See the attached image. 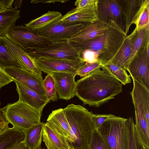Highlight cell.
<instances>
[{"label": "cell", "mask_w": 149, "mask_h": 149, "mask_svg": "<svg viewBox=\"0 0 149 149\" xmlns=\"http://www.w3.org/2000/svg\"><path fill=\"white\" fill-rule=\"evenodd\" d=\"M122 91V84L100 69L95 70L76 82L75 96L84 105L98 107Z\"/></svg>", "instance_id": "obj_1"}, {"label": "cell", "mask_w": 149, "mask_h": 149, "mask_svg": "<svg viewBox=\"0 0 149 149\" xmlns=\"http://www.w3.org/2000/svg\"><path fill=\"white\" fill-rule=\"evenodd\" d=\"M63 109L70 129L67 140L74 149H89L90 137L95 129L92 121L94 113L72 104Z\"/></svg>", "instance_id": "obj_2"}, {"label": "cell", "mask_w": 149, "mask_h": 149, "mask_svg": "<svg viewBox=\"0 0 149 149\" xmlns=\"http://www.w3.org/2000/svg\"><path fill=\"white\" fill-rule=\"evenodd\" d=\"M126 36L120 29L111 26L96 38L80 43H70L79 48L81 53L87 49L101 51L102 54L99 57L98 61L103 65L112 58Z\"/></svg>", "instance_id": "obj_3"}, {"label": "cell", "mask_w": 149, "mask_h": 149, "mask_svg": "<svg viewBox=\"0 0 149 149\" xmlns=\"http://www.w3.org/2000/svg\"><path fill=\"white\" fill-rule=\"evenodd\" d=\"M6 118L13 126L23 132L41 122L42 112L18 100L3 108Z\"/></svg>", "instance_id": "obj_4"}, {"label": "cell", "mask_w": 149, "mask_h": 149, "mask_svg": "<svg viewBox=\"0 0 149 149\" xmlns=\"http://www.w3.org/2000/svg\"><path fill=\"white\" fill-rule=\"evenodd\" d=\"M126 120L113 115L97 130L108 149H128Z\"/></svg>", "instance_id": "obj_5"}, {"label": "cell", "mask_w": 149, "mask_h": 149, "mask_svg": "<svg viewBox=\"0 0 149 149\" xmlns=\"http://www.w3.org/2000/svg\"><path fill=\"white\" fill-rule=\"evenodd\" d=\"M4 36L27 52L44 47L52 42L48 38L40 35L38 31L30 29L23 25L12 27Z\"/></svg>", "instance_id": "obj_6"}, {"label": "cell", "mask_w": 149, "mask_h": 149, "mask_svg": "<svg viewBox=\"0 0 149 149\" xmlns=\"http://www.w3.org/2000/svg\"><path fill=\"white\" fill-rule=\"evenodd\" d=\"M35 58L72 59L82 58L80 49L71 44L68 40L52 42L44 47L27 52Z\"/></svg>", "instance_id": "obj_7"}, {"label": "cell", "mask_w": 149, "mask_h": 149, "mask_svg": "<svg viewBox=\"0 0 149 149\" xmlns=\"http://www.w3.org/2000/svg\"><path fill=\"white\" fill-rule=\"evenodd\" d=\"M98 1L96 10L98 20L109 26H116L126 34V17L118 0Z\"/></svg>", "instance_id": "obj_8"}, {"label": "cell", "mask_w": 149, "mask_h": 149, "mask_svg": "<svg viewBox=\"0 0 149 149\" xmlns=\"http://www.w3.org/2000/svg\"><path fill=\"white\" fill-rule=\"evenodd\" d=\"M59 20L39 30V34L48 38L51 42L67 40L90 24H68L61 22Z\"/></svg>", "instance_id": "obj_9"}, {"label": "cell", "mask_w": 149, "mask_h": 149, "mask_svg": "<svg viewBox=\"0 0 149 149\" xmlns=\"http://www.w3.org/2000/svg\"><path fill=\"white\" fill-rule=\"evenodd\" d=\"M32 58L37 68L41 72L47 74L52 72L76 73L77 70L85 63L82 58L67 59Z\"/></svg>", "instance_id": "obj_10"}, {"label": "cell", "mask_w": 149, "mask_h": 149, "mask_svg": "<svg viewBox=\"0 0 149 149\" xmlns=\"http://www.w3.org/2000/svg\"><path fill=\"white\" fill-rule=\"evenodd\" d=\"M3 70L13 81L20 82L41 97L48 100L44 87L43 79L42 75L15 67H6Z\"/></svg>", "instance_id": "obj_11"}, {"label": "cell", "mask_w": 149, "mask_h": 149, "mask_svg": "<svg viewBox=\"0 0 149 149\" xmlns=\"http://www.w3.org/2000/svg\"><path fill=\"white\" fill-rule=\"evenodd\" d=\"M146 47L135 55L125 70L128 71L132 78L149 89V56Z\"/></svg>", "instance_id": "obj_12"}, {"label": "cell", "mask_w": 149, "mask_h": 149, "mask_svg": "<svg viewBox=\"0 0 149 149\" xmlns=\"http://www.w3.org/2000/svg\"><path fill=\"white\" fill-rule=\"evenodd\" d=\"M132 79L133 87L130 94L135 109V121L146 120L149 124V89Z\"/></svg>", "instance_id": "obj_13"}, {"label": "cell", "mask_w": 149, "mask_h": 149, "mask_svg": "<svg viewBox=\"0 0 149 149\" xmlns=\"http://www.w3.org/2000/svg\"><path fill=\"white\" fill-rule=\"evenodd\" d=\"M48 74H51L54 80L59 99L68 100L75 96L76 73L52 72Z\"/></svg>", "instance_id": "obj_14"}, {"label": "cell", "mask_w": 149, "mask_h": 149, "mask_svg": "<svg viewBox=\"0 0 149 149\" xmlns=\"http://www.w3.org/2000/svg\"><path fill=\"white\" fill-rule=\"evenodd\" d=\"M97 6H87L80 9L74 8L68 11L58 21L68 24H90L97 20Z\"/></svg>", "instance_id": "obj_15"}, {"label": "cell", "mask_w": 149, "mask_h": 149, "mask_svg": "<svg viewBox=\"0 0 149 149\" xmlns=\"http://www.w3.org/2000/svg\"><path fill=\"white\" fill-rule=\"evenodd\" d=\"M19 96L18 100L42 112L44 107L49 101L41 97L34 91L20 82L13 80Z\"/></svg>", "instance_id": "obj_16"}, {"label": "cell", "mask_w": 149, "mask_h": 149, "mask_svg": "<svg viewBox=\"0 0 149 149\" xmlns=\"http://www.w3.org/2000/svg\"><path fill=\"white\" fill-rule=\"evenodd\" d=\"M42 139L47 149H69L71 146L66 138L49 121L45 123Z\"/></svg>", "instance_id": "obj_17"}, {"label": "cell", "mask_w": 149, "mask_h": 149, "mask_svg": "<svg viewBox=\"0 0 149 149\" xmlns=\"http://www.w3.org/2000/svg\"><path fill=\"white\" fill-rule=\"evenodd\" d=\"M1 38L12 54L25 70L42 75V72L36 66L32 58L27 52L12 43L5 36H1Z\"/></svg>", "instance_id": "obj_18"}, {"label": "cell", "mask_w": 149, "mask_h": 149, "mask_svg": "<svg viewBox=\"0 0 149 149\" xmlns=\"http://www.w3.org/2000/svg\"><path fill=\"white\" fill-rule=\"evenodd\" d=\"M110 26L98 20L90 24L87 27L68 40L72 43H80L97 38Z\"/></svg>", "instance_id": "obj_19"}, {"label": "cell", "mask_w": 149, "mask_h": 149, "mask_svg": "<svg viewBox=\"0 0 149 149\" xmlns=\"http://www.w3.org/2000/svg\"><path fill=\"white\" fill-rule=\"evenodd\" d=\"M124 11L126 21V34L132 24H134L143 6L145 0H118Z\"/></svg>", "instance_id": "obj_20"}, {"label": "cell", "mask_w": 149, "mask_h": 149, "mask_svg": "<svg viewBox=\"0 0 149 149\" xmlns=\"http://www.w3.org/2000/svg\"><path fill=\"white\" fill-rule=\"evenodd\" d=\"M45 123L35 124L24 131V142L28 149H42L41 147Z\"/></svg>", "instance_id": "obj_21"}, {"label": "cell", "mask_w": 149, "mask_h": 149, "mask_svg": "<svg viewBox=\"0 0 149 149\" xmlns=\"http://www.w3.org/2000/svg\"><path fill=\"white\" fill-rule=\"evenodd\" d=\"M133 33V31L130 34L125 38L120 47L109 61L120 68L125 70L129 63Z\"/></svg>", "instance_id": "obj_22"}, {"label": "cell", "mask_w": 149, "mask_h": 149, "mask_svg": "<svg viewBox=\"0 0 149 149\" xmlns=\"http://www.w3.org/2000/svg\"><path fill=\"white\" fill-rule=\"evenodd\" d=\"M51 123L58 131L66 139L70 135V127L63 109L53 111L47 120Z\"/></svg>", "instance_id": "obj_23"}, {"label": "cell", "mask_w": 149, "mask_h": 149, "mask_svg": "<svg viewBox=\"0 0 149 149\" xmlns=\"http://www.w3.org/2000/svg\"><path fill=\"white\" fill-rule=\"evenodd\" d=\"M133 31L129 64L138 52L145 48L149 42V27H145L139 31H137L135 28Z\"/></svg>", "instance_id": "obj_24"}, {"label": "cell", "mask_w": 149, "mask_h": 149, "mask_svg": "<svg viewBox=\"0 0 149 149\" xmlns=\"http://www.w3.org/2000/svg\"><path fill=\"white\" fill-rule=\"evenodd\" d=\"M23 132L9 126L0 133V149H6L18 142L24 141Z\"/></svg>", "instance_id": "obj_25"}, {"label": "cell", "mask_w": 149, "mask_h": 149, "mask_svg": "<svg viewBox=\"0 0 149 149\" xmlns=\"http://www.w3.org/2000/svg\"><path fill=\"white\" fill-rule=\"evenodd\" d=\"M20 11L16 8H12L0 13V36H3L21 17Z\"/></svg>", "instance_id": "obj_26"}, {"label": "cell", "mask_w": 149, "mask_h": 149, "mask_svg": "<svg viewBox=\"0 0 149 149\" xmlns=\"http://www.w3.org/2000/svg\"><path fill=\"white\" fill-rule=\"evenodd\" d=\"M63 15L60 12L49 11L40 17L33 19L25 25L29 28L38 31L52 23L60 19Z\"/></svg>", "instance_id": "obj_27"}, {"label": "cell", "mask_w": 149, "mask_h": 149, "mask_svg": "<svg viewBox=\"0 0 149 149\" xmlns=\"http://www.w3.org/2000/svg\"><path fill=\"white\" fill-rule=\"evenodd\" d=\"M10 67L25 70L12 54L0 36V67L3 69Z\"/></svg>", "instance_id": "obj_28"}, {"label": "cell", "mask_w": 149, "mask_h": 149, "mask_svg": "<svg viewBox=\"0 0 149 149\" xmlns=\"http://www.w3.org/2000/svg\"><path fill=\"white\" fill-rule=\"evenodd\" d=\"M101 68L102 70L113 76L123 85L131 82L130 76L127 74L126 70L120 68L111 62L102 65Z\"/></svg>", "instance_id": "obj_29"}, {"label": "cell", "mask_w": 149, "mask_h": 149, "mask_svg": "<svg viewBox=\"0 0 149 149\" xmlns=\"http://www.w3.org/2000/svg\"><path fill=\"white\" fill-rule=\"evenodd\" d=\"M126 124L128 143V149H139L140 146L136 130L134 120L132 117L127 119Z\"/></svg>", "instance_id": "obj_30"}, {"label": "cell", "mask_w": 149, "mask_h": 149, "mask_svg": "<svg viewBox=\"0 0 149 149\" xmlns=\"http://www.w3.org/2000/svg\"><path fill=\"white\" fill-rule=\"evenodd\" d=\"M43 86L47 99L50 101H57L58 99L56 84L52 76L48 74L43 80Z\"/></svg>", "instance_id": "obj_31"}, {"label": "cell", "mask_w": 149, "mask_h": 149, "mask_svg": "<svg viewBox=\"0 0 149 149\" xmlns=\"http://www.w3.org/2000/svg\"><path fill=\"white\" fill-rule=\"evenodd\" d=\"M149 0H145L143 7L139 14L134 24L135 29L139 31L149 27Z\"/></svg>", "instance_id": "obj_32"}, {"label": "cell", "mask_w": 149, "mask_h": 149, "mask_svg": "<svg viewBox=\"0 0 149 149\" xmlns=\"http://www.w3.org/2000/svg\"><path fill=\"white\" fill-rule=\"evenodd\" d=\"M89 149H108L104 139L97 129H95L91 134Z\"/></svg>", "instance_id": "obj_33"}, {"label": "cell", "mask_w": 149, "mask_h": 149, "mask_svg": "<svg viewBox=\"0 0 149 149\" xmlns=\"http://www.w3.org/2000/svg\"><path fill=\"white\" fill-rule=\"evenodd\" d=\"M102 65V63L99 62L93 63L85 62L77 70L76 72V75L84 77L93 70L100 69Z\"/></svg>", "instance_id": "obj_34"}, {"label": "cell", "mask_w": 149, "mask_h": 149, "mask_svg": "<svg viewBox=\"0 0 149 149\" xmlns=\"http://www.w3.org/2000/svg\"><path fill=\"white\" fill-rule=\"evenodd\" d=\"M101 54L102 52L100 51L87 49L82 51L81 57L85 62L93 63L99 62L98 58Z\"/></svg>", "instance_id": "obj_35"}, {"label": "cell", "mask_w": 149, "mask_h": 149, "mask_svg": "<svg viewBox=\"0 0 149 149\" xmlns=\"http://www.w3.org/2000/svg\"><path fill=\"white\" fill-rule=\"evenodd\" d=\"M113 114H93L92 118V121L95 129L98 130L103 123Z\"/></svg>", "instance_id": "obj_36"}, {"label": "cell", "mask_w": 149, "mask_h": 149, "mask_svg": "<svg viewBox=\"0 0 149 149\" xmlns=\"http://www.w3.org/2000/svg\"><path fill=\"white\" fill-rule=\"evenodd\" d=\"M98 0H77L74 3L77 9H80L84 7L97 5Z\"/></svg>", "instance_id": "obj_37"}, {"label": "cell", "mask_w": 149, "mask_h": 149, "mask_svg": "<svg viewBox=\"0 0 149 149\" xmlns=\"http://www.w3.org/2000/svg\"><path fill=\"white\" fill-rule=\"evenodd\" d=\"M13 81V79L0 67V88Z\"/></svg>", "instance_id": "obj_38"}, {"label": "cell", "mask_w": 149, "mask_h": 149, "mask_svg": "<svg viewBox=\"0 0 149 149\" xmlns=\"http://www.w3.org/2000/svg\"><path fill=\"white\" fill-rule=\"evenodd\" d=\"M9 124L3 113V108H0V133L6 129Z\"/></svg>", "instance_id": "obj_39"}, {"label": "cell", "mask_w": 149, "mask_h": 149, "mask_svg": "<svg viewBox=\"0 0 149 149\" xmlns=\"http://www.w3.org/2000/svg\"><path fill=\"white\" fill-rule=\"evenodd\" d=\"M14 0H0V13L12 8Z\"/></svg>", "instance_id": "obj_40"}, {"label": "cell", "mask_w": 149, "mask_h": 149, "mask_svg": "<svg viewBox=\"0 0 149 149\" xmlns=\"http://www.w3.org/2000/svg\"><path fill=\"white\" fill-rule=\"evenodd\" d=\"M69 1L68 0H33L31 1L30 2L31 3H55L56 2H59L60 3H65L67 1Z\"/></svg>", "instance_id": "obj_41"}, {"label": "cell", "mask_w": 149, "mask_h": 149, "mask_svg": "<svg viewBox=\"0 0 149 149\" xmlns=\"http://www.w3.org/2000/svg\"><path fill=\"white\" fill-rule=\"evenodd\" d=\"M6 149H28L24 143L19 142L16 143Z\"/></svg>", "instance_id": "obj_42"}, {"label": "cell", "mask_w": 149, "mask_h": 149, "mask_svg": "<svg viewBox=\"0 0 149 149\" xmlns=\"http://www.w3.org/2000/svg\"><path fill=\"white\" fill-rule=\"evenodd\" d=\"M141 149H148L146 148L145 147H141Z\"/></svg>", "instance_id": "obj_43"}, {"label": "cell", "mask_w": 149, "mask_h": 149, "mask_svg": "<svg viewBox=\"0 0 149 149\" xmlns=\"http://www.w3.org/2000/svg\"><path fill=\"white\" fill-rule=\"evenodd\" d=\"M69 149H74V148L71 146Z\"/></svg>", "instance_id": "obj_44"}, {"label": "cell", "mask_w": 149, "mask_h": 149, "mask_svg": "<svg viewBox=\"0 0 149 149\" xmlns=\"http://www.w3.org/2000/svg\"></svg>", "instance_id": "obj_45"}]
</instances>
